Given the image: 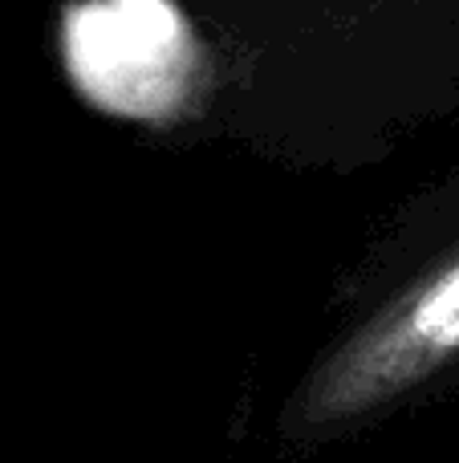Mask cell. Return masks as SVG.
<instances>
[{"mask_svg":"<svg viewBox=\"0 0 459 463\" xmlns=\"http://www.w3.org/2000/svg\"><path fill=\"white\" fill-rule=\"evenodd\" d=\"M459 383V184L395 220L333 297V329L281 402L276 435L325 448Z\"/></svg>","mask_w":459,"mask_h":463,"instance_id":"1","label":"cell"},{"mask_svg":"<svg viewBox=\"0 0 459 463\" xmlns=\"http://www.w3.org/2000/svg\"><path fill=\"white\" fill-rule=\"evenodd\" d=\"M61 45L65 70L86 98L143 122H167L159 90H167L171 102L195 53L192 29L163 0H94L73 8L61 21Z\"/></svg>","mask_w":459,"mask_h":463,"instance_id":"2","label":"cell"}]
</instances>
